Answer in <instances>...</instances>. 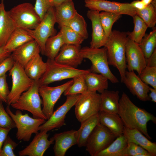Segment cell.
<instances>
[{
	"label": "cell",
	"mask_w": 156,
	"mask_h": 156,
	"mask_svg": "<svg viewBox=\"0 0 156 156\" xmlns=\"http://www.w3.org/2000/svg\"><path fill=\"white\" fill-rule=\"evenodd\" d=\"M118 114L125 127L137 129L148 139H151L148 133L147 123L151 121L156 124V117L152 114L136 106L125 92L122 93L119 99Z\"/></svg>",
	"instance_id": "cell-1"
},
{
	"label": "cell",
	"mask_w": 156,
	"mask_h": 156,
	"mask_svg": "<svg viewBox=\"0 0 156 156\" xmlns=\"http://www.w3.org/2000/svg\"><path fill=\"white\" fill-rule=\"evenodd\" d=\"M129 38L126 32L112 31L104 47L107 49L109 64L116 68L122 82L127 69L126 47Z\"/></svg>",
	"instance_id": "cell-2"
},
{
	"label": "cell",
	"mask_w": 156,
	"mask_h": 156,
	"mask_svg": "<svg viewBox=\"0 0 156 156\" xmlns=\"http://www.w3.org/2000/svg\"><path fill=\"white\" fill-rule=\"evenodd\" d=\"M40 85L39 81H34L31 86L10 105L16 109L29 112L33 118H42L47 120L41 108L42 100L39 92Z\"/></svg>",
	"instance_id": "cell-3"
},
{
	"label": "cell",
	"mask_w": 156,
	"mask_h": 156,
	"mask_svg": "<svg viewBox=\"0 0 156 156\" xmlns=\"http://www.w3.org/2000/svg\"><path fill=\"white\" fill-rule=\"evenodd\" d=\"M80 52L84 58L90 61L92 65L89 70L91 72L103 75L112 83L119 82L118 79L110 70L105 47L94 49L86 47L81 49Z\"/></svg>",
	"instance_id": "cell-4"
},
{
	"label": "cell",
	"mask_w": 156,
	"mask_h": 156,
	"mask_svg": "<svg viewBox=\"0 0 156 156\" xmlns=\"http://www.w3.org/2000/svg\"><path fill=\"white\" fill-rule=\"evenodd\" d=\"M5 110L15 123L17 129L16 137L19 140L29 141L32 134L37 133L40 126L46 120L42 118L31 117L28 114H23L19 110L14 113L8 105Z\"/></svg>",
	"instance_id": "cell-5"
},
{
	"label": "cell",
	"mask_w": 156,
	"mask_h": 156,
	"mask_svg": "<svg viewBox=\"0 0 156 156\" xmlns=\"http://www.w3.org/2000/svg\"><path fill=\"white\" fill-rule=\"evenodd\" d=\"M47 68L45 73L39 80L40 85H48L56 81L73 78L80 75H84L89 70L77 69L56 62L54 60L48 59Z\"/></svg>",
	"instance_id": "cell-6"
},
{
	"label": "cell",
	"mask_w": 156,
	"mask_h": 156,
	"mask_svg": "<svg viewBox=\"0 0 156 156\" xmlns=\"http://www.w3.org/2000/svg\"><path fill=\"white\" fill-rule=\"evenodd\" d=\"M8 12L16 28L33 29L37 27L41 20L34 6L29 3L19 4Z\"/></svg>",
	"instance_id": "cell-7"
},
{
	"label": "cell",
	"mask_w": 156,
	"mask_h": 156,
	"mask_svg": "<svg viewBox=\"0 0 156 156\" xmlns=\"http://www.w3.org/2000/svg\"><path fill=\"white\" fill-rule=\"evenodd\" d=\"M117 136L107 127L99 123L86 141V150L91 156H97L106 148Z\"/></svg>",
	"instance_id": "cell-8"
},
{
	"label": "cell",
	"mask_w": 156,
	"mask_h": 156,
	"mask_svg": "<svg viewBox=\"0 0 156 156\" xmlns=\"http://www.w3.org/2000/svg\"><path fill=\"white\" fill-rule=\"evenodd\" d=\"M56 23L54 8L51 7L36 28L33 29H26L38 45L40 52L43 55H44L47 40L54 35V25Z\"/></svg>",
	"instance_id": "cell-9"
},
{
	"label": "cell",
	"mask_w": 156,
	"mask_h": 156,
	"mask_svg": "<svg viewBox=\"0 0 156 156\" xmlns=\"http://www.w3.org/2000/svg\"><path fill=\"white\" fill-rule=\"evenodd\" d=\"M74 106L75 116L81 123L100 111V94L89 91L80 94Z\"/></svg>",
	"instance_id": "cell-10"
},
{
	"label": "cell",
	"mask_w": 156,
	"mask_h": 156,
	"mask_svg": "<svg viewBox=\"0 0 156 156\" xmlns=\"http://www.w3.org/2000/svg\"><path fill=\"white\" fill-rule=\"evenodd\" d=\"M11 77L12 86L8 96L7 104L8 106L16 101L21 95L32 85L34 81L25 73L24 68L15 62L9 71Z\"/></svg>",
	"instance_id": "cell-11"
},
{
	"label": "cell",
	"mask_w": 156,
	"mask_h": 156,
	"mask_svg": "<svg viewBox=\"0 0 156 156\" xmlns=\"http://www.w3.org/2000/svg\"><path fill=\"white\" fill-rule=\"evenodd\" d=\"M73 79L55 87L40 85L39 92L42 99V111L48 119L54 111L55 104L65 90L72 83Z\"/></svg>",
	"instance_id": "cell-12"
},
{
	"label": "cell",
	"mask_w": 156,
	"mask_h": 156,
	"mask_svg": "<svg viewBox=\"0 0 156 156\" xmlns=\"http://www.w3.org/2000/svg\"><path fill=\"white\" fill-rule=\"evenodd\" d=\"M85 6L89 10L125 14L133 17L137 10L130 3H120L107 0H85Z\"/></svg>",
	"instance_id": "cell-13"
},
{
	"label": "cell",
	"mask_w": 156,
	"mask_h": 156,
	"mask_svg": "<svg viewBox=\"0 0 156 156\" xmlns=\"http://www.w3.org/2000/svg\"><path fill=\"white\" fill-rule=\"evenodd\" d=\"M80 94L67 96L65 102L53 112L50 118L40 126L39 131L45 130L48 132L64 125L66 114L75 105Z\"/></svg>",
	"instance_id": "cell-14"
},
{
	"label": "cell",
	"mask_w": 156,
	"mask_h": 156,
	"mask_svg": "<svg viewBox=\"0 0 156 156\" xmlns=\"http://www.w3.org/2000/svg\"><path fill=\"white\" fill-rule=\"evenodd\" d=\"M125 56L128 71H135L139 76L146 66V59L139 44L129 39L126 45Z\"/></svg>",
	"instance_id": "cell-15"
},
{
	"label": "cell",
	"mask_w": 156,
	"mask_h": 156,
	"mask_svg": "<svg viewBox=\"0 0 156 156\" xmlns=\"http://www.w3.org/2000/svg\"><path fill=\"white\" fill-rule=\"evenodd\" d=\"M45 130L40 131L36 134L29 144L18 152L20 156H42L54 140L51 138L49 140V135Z\"/></svg>",
	"instance_id": "cell-16"
},
{
	"label": "cell",
	"mask_w": 156,
	"mask_h": 156,
	"mask_svg": "<svg viewBox=\"0 0 156 156\" xmlns=\"http://www.w3.org/2000/svg\"><path fill=\"white\" fill-rule=\"evenodd\" d=\"M122 82L131 93L140 101L151 100L148 96L150 87L144 83L134 71H126Z\"/></svg>",
	"instance_id": "cell-17"
},
{
	"label": "cell",
	"mask_w": 156,
	"mask_h": 156,
	"mask_svg": "<svg viewBox=\"0 0 156 156\" xmlns=\"http://www.w3.org/2000/svg\"><path fill=\"white\" fill-rule=\"evenodd\" d=\"M81 49L80 45L65 44L54 60L59 63L76 68L84 59L80 52Z\"/></svg>",
	"instance_id": "cell-18"
},
{
	"label": "cell",
	"mask_w": 156,
	"mask_h": 156,
	"mask_svg": "<svg viewBox=\"0 0 156 156\" xmlns=\"http://www.w3.org/2000/svg\"><path fill=\"white\" fill-rule=\"evenodd\" d=\"M99 12L90 10L87 12V16L92 23V32L90 47L97 49L104 47L107 41L106 36L101 23Z\"/></svg>",
	"instance_id": "cell-19"
},
{
	"label": "cell",
	"mask_w": 156,
	"mask_h": 156,
	"mask_svg": "<svg viewBox=\"0 0 156 156\" xmlns=\"http://www.w3.org/2000/svg\"><path fill=\"white\" fill-rule=\"evenodd\" d=\"M55 141L53 149L55 156H64L67 151L77 144V131L71 130L55 133L51 138Z\"/></svg>",
	"instance_id": "cell-20"
},
{
	"label": "cell",
	"mask_w": 156,
	"mask_h": 156,
	"mask_svg": "<svg viewBox=\"0 0 156 156\" xmlns=\"http://www.w3.org/2000/svg\"><path fill=\"white\" fill-rule=\"evenodd\" d=\"M40 52L38 45L33 40L17 48L10 55L15 62H17L24 68L31 59Z\"/></svg>",
	"instance_id": "cell-21"
},
{
	"label": "cell",
	"mask_w": 156,
	"mask_h": 156,
	"mask_svg": "<svg viewBox=\"0 0 156 156\" xmlns=\"http://www.w3.org/2000/svg\"><path fill=\"white\" fill-rule=\"evenodd\" d=\"M123 134L128 143L133 142L146 150L152 156L156 155V144L150 140L138 130L124 126Z\"/></svg>",
	"instance_id": "cell-22"
},
{
	"label": "cell",
	"mask_w": 156,
	"mask_h": 156,
	"mask_svg": "<svg viewBox=\"0 0 156 156\" xmlns=\"http://www.w3.org/2000/svg\"><path fill=\"white\" fill-rule=\"evenodd\" d=\"M0 11V47H4L16 27L5 9L4 0H1Z\"/></svg>",
	"instance_id": "cell-23"
},
{
	"label": "cell",
	"mask_w": 156,
	"mask_h": 156,
	"mask_svg": "<svg viewBox=\"0 0 156 156\" xmlns=\"http://www.w3.org/2000/svg\"><path fill=\"white\" fill-rule=\"evenodd\" d=\"M99 123L108 128L117 137L123 134L124 125L118 114L100 111Z\"/></svg>",
	"instance_id": "cell-24"
},
{
	"label": "cell",
	"mask_w": 156,
	"mask_h": 156,
	"mask_svg": "<svg viewBox=\"0 0 156 156\" xmlns=\"http://www.w3.org/2000/svg\"><path fill=\"white\" fill-rule=\"evenodd\" d=\"M47 63L42 60L38 53L27 64L24 68L27 76L33 81H38L45 73L47 68Z\"/></svg>",
	"instance_id": "cell-25"
},
{
	"label": "cell",
	"mask_w": 156,
	"mask_h": 156,
	"mask_svg": "<svg viewBox=\"0 0 156 156\" xmlns=\"http://www.w3.org/2000/svg\"><path fill=\"white\" fill-rule=\"evenodd\" d=\"M100 94V111L118 114L120 99L119 91L106 90Z\"/></svg>",
	"instance_id": "cell-26"
},
{
	"label": "cell",
	"mask_w": 156,
	"mask_h": 156,
	"mask_svg": "<svg viewBox=\"0 0 156 156\" xmlns=\"http://www.w3.org/2000/svg\"><path fill=\"white\" fill-rule=\"evenodd\" d=\"M88 91L98 92L100 94L108 87V79L103 75L90 71L84 75Z\"/></svg>",
	"instance_id": "cell-27"
},
{
	"label": "cell",
	"mask_w": 156,
	"mask_h": 156,
	"mask_svg": "<svg viewBox=\"0 0 156 156\" xmlns=\"http://www.w3.org/2000/svg\"><path fill=\"white\" fill-rule=\"evenodd\" d=\"M99 123V113L81 122L77 131V144L79 147L85 146L87 139L95 127Z\"/></svg>",
	"instance_id": "cell-28"
},
{
	"label": "cell",
	"mask_w": 156,
	"mask_h": 156,
	"mask_svg": "<svg viewBox=\"0 0 156 156\" xmlns=\"http://www.w3.org/2000/svg\"><path fill=\"white\" fill-rule=\"evenodd\" d=\"M54 8L56 22L60 27L65 25L77 12L73 1L63 3Z\"/></svg>",
	"instance_id": "cell-29"
},
{
	"label": "cell",
	"mask_w": 156,
	"mask_h": 156,
	"mask_svg": "<svg viewBox=\"0 0 156 156\" xmlns=\"http://www.w3.org/2000/svg\"><path fill=\"white\" fill-rule=\"evenodd\" d=\"M33 40L26 29L16 28L11 35L4 47L12 53L18 47Z\"/></svg>",
	"instance_id": "cell-30"
},
{
	"label": "cell",
	"mask_w": 156,
	"mask_h": 156,
	"mask_svg": "<svg viewBox=\"0 0 156 156\" xmlns=\"http://www.w3.org/2000/svg\"><path fill=\"white\" fill-rule=\"evenodd\" d=\"M65 44L61 34L59 31L56 35L49 37L45 44L44 55L48 59L54 60L62 47Z\"/></svg>",
	"instance_id": "cell-31"
},
{
	"label": "cell",
	"mask_w": 156,
	"mask_h": 156,
	"mask_svg": "<svg viewBox=\"0 0 156 156\" xmlns=\"http://www.w3.org/2000/svg\"><path fill=\"white\" fill-rule=\"evenodd\" d=\"M128 143L124 135H120L106 148L99 153L97 156H122Z\"/></svg>",
	"instance_id": "cell-32"
},
{
	"label": "cell",
	"mask_w": 156,
	"mask_h": 156,
	"mask_svg": "<svg viewBox=\"0 0 156 156\" xmlns=\"http://www.w3.org/2000/svg\"><path fill=\"white\" fill-rule=\"evenodd\" d=\"M132 17L134 24L133 30L126 33L129 39L139 44L148 27L144 21L136 14Z\"/></svg>",
	"instance_id": "cell-33"
},
{
	"label": "cell",
	"mask_w": 156,
	"mask_h": 156,
	"mask_svg": "<svg viewBox=\"0 0 156 156\" xmlns=\"http://www.w3.org/2000/svg\"><path fill=\"white\" fill-rule=\"evenodd\" d=\"M136 14L145 22L148 27L153 28L156 24V0L143 9L137 10Z\"/></svg>",
	"instance_id": "cell-34"
},
{
	"label": "cell",
	"mask_w": 156,
	"mask_h": 156,
	"mask_svg": "<svg viewBox=\"0 0 156 156\" xmlns=\"http://www.w3.org/2000/svg\"><path fill=\"white\" fill-rule=\"evenodd\" d=\"M146 59L156 49V28L155 27L148 34H145L139 44Z\"/></svg>",
	"instance_id": "cell-35"
},
{
	"label": "cell",
	"mask_w": 156,
	"mask_h": 156,
	"mask_svg": "<svg viewBox=\"0 0 156 156\" xmlns=\"http://www.w3.org/2000/svg\"><path fill=\"white\" fill-rule=\"evenodd\" d=\"M64 26L70 27L84 39L88 38V34L86 21L83 17L77 12Z\"/></svg>",
	"instance_id": "cell-36"
},
{
	"label": "cell",
	"mask_w": 156,
	"mask_h": 156,
	"mask_svg": "<svg viewBox=\"0 0 156 156\" xmlns=\"http://www.w3.org/2000/svg\"><path fill=\"white\" fill-rule=\"evenodd\" d=\"M84 75H79L72 79L73 82L64 92V95L67 96L82 94L88 92Z\"/></svg>",
	"instance_id": "cell-37"
},
{
	"label": "cell",
	"mask_w": 156,
	"mask_h": 156,
	"mask_svg": "<svg viewBox=\"0 0 156 156\" xmlns=\"http://www.w3.org/2000/svg\"><path fill=\"white\" fill-rule=\"evenodd\" d=\"M101 23L105 34L108 37L112 30L114 23L122 16V15L112 12L102 11L99 14Z\"/></svg>",
	"instance_id": "cell-38"
},
{
	"label": "cell",
	"mask_w": 156,
	"mask_h": 156,
	"mask_svg": "<svg viewBox=\"0 0 156 156\" xmlns=\"http://www.w3.org/2000/svg\"><path fill=\"white\" fill-rule=\"evenodd\" d=\"M60 27V31L65 44L80 45L85 40L80 35L67 26L64 25Z\"/></svg>",
	"instance_id": "cell-39"
},
{
	"label": "cell",
	"mask_w": 156,
	"mask_h": 156,
	"mask_svg": "<svg viewBox=\"0 0 156 156\" xmlns=\"http://www.w3.org/2000/svg\"><path fill=\"white\" fill-rule=\"evenodd\" d=\"M139 76L146 84L156 89V67L146 66Z\"/></svg>",
	"instance_id": "cell-40"
},
{
	"label": "cell",
	"mask_w": 156,
	"mask_h": 156,
	"mask_svg": "<svg viewBox=\"0 0 156 156\" xmlns=\"http://www.w3.org/2000/svg\"><path fill=\"white\" fill-rule=\"evenodd\" d=\"M0 99V127L10 129L15 128V123L4 108Z\"/></svg>",
	"instance_id": "cell-41"
},
{
	"label": "cell",
	"mask_w": 156,
	"mask_h": 156,
	"mask_svg": "<svg viewBox=\"0 0 156 156\" xmlns=\"http://www.w3.org/2000/svg\"><path fill=\"white\" fill-rule=\"evenodd\" d=\"M18 145L8 135L3 143L0 156H16L14 151Z\"/></svg>",
	"instance_id": "cell-42"
},
{
	"label": "cell",
	"mask_w": 156,
	"mask_h": 156,
	"mask_svg": "<svg viewBox=\"0 0 156 156\" xmlns=\"http://www.w3.org/2000/svg\"><path fill=\"white\" fill-rule=\"evenodd\" d=\"M34 7L42 20L48 10L52 6L49 0H36Z\"/></svg>",
	"instance_id": "cell-43"
},
{
	"label": "cell",
	"mask_w": 156,
	"mask_h": 156,
	"mask_svg": "<svg viewBox=\"0 0 156 156\" xmlns=\"http://www.w3.org/2000/svg\"><path fill=\"white\" fill-rule=\"evenodd\" d=\"M7 77L6 74L0 77V99L6 103L10 92L7 81Z\"/></svg>",
	"instance_id": "cell-44"
},
{
	"label": "cell",
	"mask_w": 156,
	"mask_h": 156,
	"mask_svg": "<svg viewBox=\"0 0 156 156\" xmlns=\"http://www.w3.org/2000/svg\"><path fill=\"white\" fill-rule=\"evenodd\" d=\"M15 62L11 55L0 63V77L6 74L13 67Z\"/></svg>",
	"instance_id": "cell-45"
},
{
	"label": "cell",
	"mask_w": 156,
	"mask_h": 156,
	"mask_svg": "<svg viewBox=\"0 0 156 156\" xmlns=\"http://www.w3.org/2000/svg\"><path fill=\"white\" fill-rule=\"evenodd\" d=\"M135 146V144L133 143H128L123 151L122 156H136Z\"/></svg>",
	"instance_id": "cell-46"
},
{
	"label": "cell",
	"mask_w": 156,
	"mask_h": 156,
	"mask_svg": "<svg viewBox=\"0 0 156 156\" xmlns=\"http://www.w3.org/2000/svg\"><path fill=\"white\" fill-rule=\"evenodd\" d=\"M10 129L0 127V154L3 143Z\"/></svg>",
	"instance_id": "cell-47"
},
{
	"label": "cell",
	"mask_w": 156,
	"mask_h": 156,
	"mask_svg": "<svg viewBox=\"0 0 156 156\" xmlns=\"http://www.w3.org/2000/svg\"><path fill=\"white\" fill-rule=\"evenodd\" d=\"M146 66L156 67V49L148 58L146 59Z\"/></svg>",
	"instance_id": "cell-48"
},
{
	"label": "cell",
	"mask_w": 156,
	"mask_h": 156,
	"mask_svg": "<svg viewBox=\"0 0 156 156\" xmlns=\"http://www.w3.org/2000/svg\"><path fill=\"white\" fill-rule=\"evenodd\" d=\"M11 53V52L5 49L4 47H0V63L9 56Z\"/></svg>",
	"instance_id": "cell-49"
},
{
	"label": "cell",
	"mask_w": 156,
	"mask_h": 156,
	"mask_svg": "<svg viewBox=\"0 0 156 156\" xmlns=\"http://www.w3.org/2000/svg\"><path fill=\"white\" fill-rule=\"evenodd\" d=\"M130 3L133 7L138 10L143 9L146 6L141 0L134 1Z\"/></svg>",
	"instance_id": "cell-50"
},
{
	"label": "cell",
	"mask_w": 156,
	"mask_h": 156,
	"mask_svg": "<svg viewBox=\"0 0 156 156\" xmlns=\"http://www.w3.org/2000/svg\"><path fill=\"white\" fill-rule=\"evenodd\" d=\"M149 96L151 101L154 102H156V89L149 87Z\"/></svg>",
	"instance_id": "cell-51"
},
{
	"label": "cell",
	"mask_w": 156,
	"mask_h": 156,
	"mask_svg": "<svg viewBox=\"0 0 156 156\" xmlns=\"http://www.w3.org/2000/svg\"><path fill=\"white\" fill-rule=\"evenodd\" d=\"M72 1L73 0H53L52 6L55 7L63 3Z\"/></svg>",
	"instance_id": "cell-52"
},
{
	"label": "cell",
	"mask_w": 156,
	"mask_h": 156,
	"mask_svg": "<svg viewBox=\"0 0 156 156\" xmlns=\"http://www.w3.org/2000/svg\"><path fill=\"white\" fill-rule=\"evenodd\" d=\"M146 6L152 2L153 0H141Z\"/></svg>",
	"instance_id": "cell-53"
},
{
	"label": "cell",
	"mask_w": 156,
	"mask_h": 156,
	"mask_svg": "<svg viewBox=\"0 0 156 156\" xmlns=\"http://www.w3.org/2000/svg\"><path fill=\"white\" fill-rule=\"evenodd\" d=\"M52 7V3L53 1V0H49Z\"/></svg>",
	"instance_id": "cell-54"
},
{
	"label": "cell",
	"mask_w": 156,
	"mask_h": 156,
	"mask_svg": "<svg viewBox=\"0 0 156 156\" xmlns=\"http://www.w3.org/2000/svg\"><path fill=\"white\" fill-rule=\"evenodd\" d=\"M1 3H0V11L1 9Z\"/></svg>",
	"instance_id": "cell-55"
}]
</instances>
